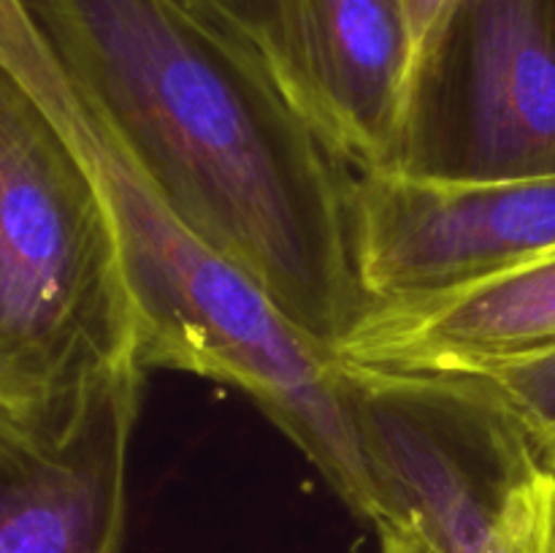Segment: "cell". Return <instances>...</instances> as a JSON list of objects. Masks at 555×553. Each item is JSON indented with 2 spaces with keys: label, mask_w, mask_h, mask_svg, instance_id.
<instances>
[{
  "label": "cell",
  "mask_w": 555,
  "mask_h": 553,
  "mask_svg": "<svg viewBox=\"0 0 555 553\" xmlns=\"http://www.w3.org/2000/svg\"><path fill=\"white\" fill-rule=\"evenodd\" d=\"M177 215L336 352L369 309L358 171L238 38L182 0H22Z\"/></svg>",
  "instance_id": "cell-1"
},
{
  "label": "cell",
  "mask_w": 555,
  "mask_h": 553,
  "mask_svg": "<svg viewBox=\"0 0 555 553\" xmlns=\"http://www.w3.org/2000/svg\"><path fill=\"white\" fill-rule=\"evenodd\" d=\"M0 57L63 123L103 190L135 314V361L242 388L341 502L372 520V486L339 390V358L157 193L106 119L79 95L22 0H0Z\"/></svg>",
  "instance_id": "cell-2"
},
{
  "label": "cell",
  "mask_w": 555,
  "mask_h": 553,
  "mask_svg": "<svg viewBox=\"0 0 555 553\" xmlns=\"http://www.w3.org/2000/svg\"><path fill=\"white\" fill-rule=\"evenodd\" d=\"M133 363L135 314L101 184L0 57V404L63 432Z\"/></svg>",
  "instance_id": "cell-3"
},
{
  "label": "cell",
  "mask_w": 555,
  "mask_h": 553,
  "mask_svg": "<svg viewBox=\"0 0 555 553\" xmlns=\"http://www.w3.org/2000/svg\"><path fill=\"white\" fill-rule=\"evenodd\" d=\"M388 171L439 182L555 173V0H459L401 106Z\"/></svg>",
  "instance_id": "cell-4"
},
{
  "label": "cell",
  "mask_w": 555,
  "mask_h": 553,
  "mask_svg": "<svg viewBox=\"0 0 555 553\" xmlns=\"http://www.w3.org/2000/svg\"><path fill=\"white\" fill-rule=\"evenodd\" d=\"M352 249L369 307L475 285L555 253V173L502 182L358 173Z\"/></svg>",
  "instance_id": "cell-5"
},
{
  "label": "cell",
  "mask_w": 555,
  "mask_h": 553,
  "mask_svg": "<svg viewBox=\"0 0 555 553\" xmlns=\"http://www.w3.org/2000/svg\"><path fill=\"white\" fill-rule=\"evenodd\" d=\"M144 383L119 369L63 432L0 404V553H119Z\"/></svg>",
  "instance_id": "cell-6"
},
{
  "label": "cell",
  "mask_w": 555,
  "mask_h": 553,
  "mask_svg": "<svg viewBox=\"0 0 555 553\" xmlns=\"http://www.w3.org/2000/svg\"><path fill=\"white\" fill-rule=\"evenodd\" d=\"M555 347V253L415 301L372 304L336 358L406 374H461Z\"/></svg>",
  "instance_id": "cell-7"
},
{
  "label": "cell",
  "mask_w": 555,
  "mask_h": 553,
  "mask_svg": "<svg viewBox=\"0 0 555 553\" xmlns=\"http://www.w3.org/2000/svg\"><path fill=\"white\" fill-rule=\"evenodd\" d=\"M314 123L358 173L393 163L410 76L399 0H293Z\"/></svg>",
  "instance_id": "cell-8"
},
{
  "label": "cell",
  "mask_w": 555,
  "mask_h": 553,
  "mask_svg": "<svg viewBox=\"0 0 555 553\" xmlns=\"http://www.w3.org/2000/svg\"><path fill=\"white\" fill-rule=\"evenodd\" d=\"M253 49L314 123L293 0H182ZM318 125V123H314Z\"/></svg>",
  "instance_id": "cell-9"
},
{
  "label": "cell",
  "mask_w": 555,
  "mask_h": 553,
  "mask_svg": "<svg viewBox=\"0 0 555 553\" xmlns=\"http://www.w3.org/2000/svg\"><path fill=\"white\" fill-rule=\"evenodd\" d=\"M496 396L555 477V347L461 372Z\"/></svg>",
  "instance_id": "cell-10"
},
{
  "label": "cell",
  "mask_w": 555,
  "mask_h": 553,
  "mask_svg": "<svg viewBox=\"0 0 555 553\" xmlns=\"http://www.w3.org/2000/svg\"><path fill=\"white\" fill-rule=\"evenodd\" d=\"M455 3L459 0H399L406 27V41H410V76H406V87H410L415 70L421 68L423 60L428 57L431 47L437 43L439 33H442L444 22L453 14Z\"/></svg>",
  "instance_id": "cell-11"
},
{
  "label": "cell",
  "mask_w": 555,
  "mask_h": 553,
  "mask_svg": "<svg viewBox=\"0 0 555 553\" xmlns=\"http://www.w3.org/2000/svg\"><path fill=\"white\" fill-rule=\"evenodd\" d=\"M379 535V553H439L426 537L412 526H383Z\"/></svg>",
  "instance_id": "cell-12"
}]
</instances>
